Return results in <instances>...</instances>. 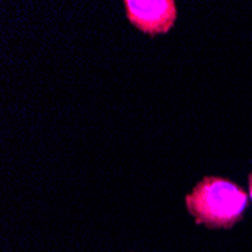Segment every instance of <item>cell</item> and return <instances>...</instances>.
Segmentation results:
<instances>
[{
  "label": "cell",
  "instance_id": "1",
  "mask_svg": "<svg viewBox=\"0 0 252 252\" xmlns=\"http://www.w3.org/2000/svg\"><path fill=\"white\" fill-rule=\"evenodd\" d=\"M248 193L222 177H205L186 196V207L196 223L209 228H231L242 220Z\"/></svg>",
  "mask_w": 252,
  "mask_h": 252
},
{
  "label": "cell",
  "instance_id": "2",
  "mask_svg": "<svg viewBox=\"0 0 252 252\" xmlns=\"http://www.w3.org/2000/svg\"><path fill=\"white\" fill-rule=\"evenodd\" d=\"M124 5L131 25L150 35L169 32L177 20L174 0H126Z\"/></svg>",
  "mask_w": 252,
  "mask_h": 252
},
{
  "label": "cell",
  "instance_id": "3",
  "mask_svg": "<svg viewBox=\"0 0 252 252\" xmlns=\"http://www.w3.org/2000/svg\"><path fill=\"white\" fill-rule=\"evenodd\" d=\"M249 195H251V201H252V172L249 174Z\"/></svg>",
  "mask_w": 252,
  "mask_h": 252
}]
</instances>
